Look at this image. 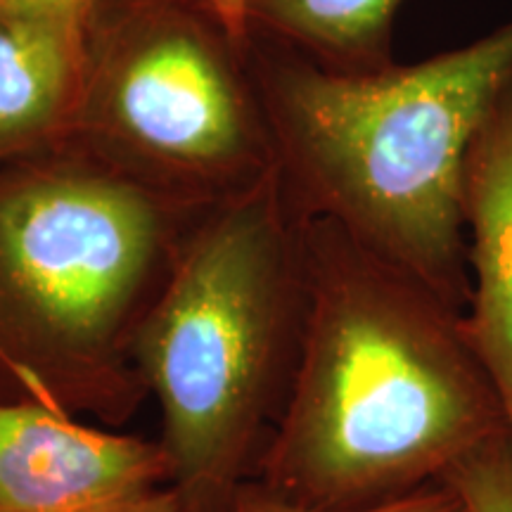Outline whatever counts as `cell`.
Masks as SVG:
<instances>
[{
    "instance_id": "obj_9",
    "label": "cell",
    "mask_w": 512,
    "mask_h": 512,
    "mask_svg": "<svg viewBox=\"0 0 512 512\" xmlns=\"http://www.w3.org/2000/svg\"><path fill=\"white\" fill-rule=\"evenodd\" d=\"M403 0H249L259 22L347 69H380L392 19Z\"/></svg>"
},
{
    "instance_id": "obj_1",
    "label": "cell",
    "mask_w": 512,
    "mask_h": 512,
    "mask_svg": "<svg viewBox=\"0 0 512 512\" xmlns=\"http://www.w3.org/2000/svg\"><path fill=\"white\" fill-rule=\"evenodd\" d=\"M302 318L252 482L304 508L399 501L508 437L463 313L325 219H299Z\"/></svg>"
},
{
    "instance_id": "obj_8",
    "label": "cell",
    "mask_w": 512,
    "mask_h": 512,
    "mask_svg": "<svg viewBox=\"0 0 512 512\" xmlns=\"http://www.w3.org/2000/svg\"><path fill=\"white\" fill-rule=\"evenodd\" d=\"M81 64V43L0 17V169L69 147Z\"/></svg>"
},
{
    "instance_id": "obj_10",
    "label": "cell",
    "mask_w": 512,
    "mask_h": 512,
    "mask_svg": "<svg viewBox=\"0 0 512 512\" xmlns=\"http://www.w3.org/2000/svg\"><path fill=\"white\" fill-rule=\"evenodd\" d=\"M467 512H512V444L505 437L467 458L444 479Z\"/></svg>"
},
{
    "instance_id": "obj_6",
    "label": "cell",
    "mask_w": 512,
    "mask_h": 512,
    "mask_svg": "<svg viewBox=\"0 0 512 512\" xmlns=\"http://www.w3.org/2000/svg\"><path fill=\"white\" fill-rule=\"evenodd\" d=\"M174 494L159 439L0 401V512H136Z\"/></svg>"
},
{
    "instance_id": "obj_5",
    "label": "cell",
    "mask_w": 512,
    "mask_h": 512,
    "mask_svg": "<svg viewBox=\"0 0 512 512\" xmlns=\"http://www.w3.org/2000/svg\"><path fill=\"white\" fill-rule=\"evenodd\" d=\"M202 0H98L69 147L204 209L275 164L261 98Z\"/></svg>"
},
{
    "instance_id": "obj_7",
    "label": "cell",
    "mask_w": 512,
    "mask_h": 512,
    "mask_svg": "<svg viewBox=\"0 0 512 512\" xmlns=\"http://www.w3.org/2000/svg\"><path fill=\"white\" fill-rule=\"evenodd\" d=\"M463 207L472 266L463 328L494 384L512 444V83L467 155Z\"/></svg>"
},
{
    "instance_id": "obj_11",
    "label": "cell",
    "mask_w": 512,
    "mask_h": 512,
    "mask_svg": "<svg viewBox=\"0 0 512 512\" xmlns=\"http://www.w3.org/2000/svg\"><path fill=\"white\" fill-rule=\"evenodd\" d=\"M223 512H323L304 508V505L290 503L285 498L271 494L261 484L249 482L238 491V496L230 501V505ZM354 512H467L463 501L456 491L448 484H437L430 489H422L418 494L399 498V501L377 505V508L368 510H354Z\"/></svg>"
},
{
    "instance_id": "obj_3",
    "label": "cell",
    "mask_w": 512,
    "mask_h": 512,
    "mask_svg": "<svg viewBox=\"0 0 512 512\" xmlns=\"http://www.w3.org/2000/svg\"><path fill=\"white\" fill-rule=\"evenodd\" d=\"M299 318V216L275 164L192 219L133 342L185 512H223L254 479Z\"/></svg>"
},
{
    "instance_id": "obj_4",
    "label": "cell",
    "mask_w": 512,
    "mask_h": 512,
    "mask_svg": "<svg viewBox=\"0 0 512 512\" xmlns=\"http://www.w3.org/2000/svg\"><path fill=\"white\" fill-rule=\"evenodd\" d=\"M200 211L72 147L0 169V368L27 399L138 411V325Z\"/></svg>"
},
{
    "instance_id": "obj_12",
    "label": "cell",
    "mask_w": 512,
    "mask_h": 512,
    "mask_svg": "<svg viewBox=\"0 0 512 512\" xmlns=\"http://www.w3.org/2000/svg\"><path fill=\"white\" fill-rule=\"evenodd\" d=\"M95 3L98 0H0V17L41 24L83 46Z\"/></svg>"
},
{
    "instance_id": "obj_13",
    "label": "cell",
    "mask_w": 512,
    "mask_h": 512,
    "mask_svg": "<svg viewBox=\"0 0 512 512\" xmlns=\"http://www.w3.org/2000/svg\"><path fill=\"white\" fill-rule=\"evenodd\" d=\"M204 8L216 17L230 41L245 50L249 41V0H202Z\"/></svg>"
},
{
    "instance_id": "obj_14",
    "label": "cell",
    "mask_w": 512,
    "mask_h": 512,
    "mask_svg": "<svg viewBox=\"0 0 512 512\" xmlns=\"http://www.w3.org/2000/svg\"><path fill=\"white\" fill-rule=\"evenodd\" d=\"M136 512H185V508L176 498V494H171V496H166L164 501H159L155 505H147V508L136 510Z\"/></svg>"
},
{
    "instance_id": "obj_2",
    "label": "cell",
    "mask_w": 512,
    "mask_h": 512,
    "mask_svg": "<svg viewBox=\"0 0 512 512\" xmlns=\"http://www.w3.org/2000/svg\"><path fill=\"white\" fill-rule=\"evenodd\" d=\"M512 83V19L411 67L268 60L261 107L292 209L325 219L465 316V164Z\"/></svg>"
}]
</instances>
